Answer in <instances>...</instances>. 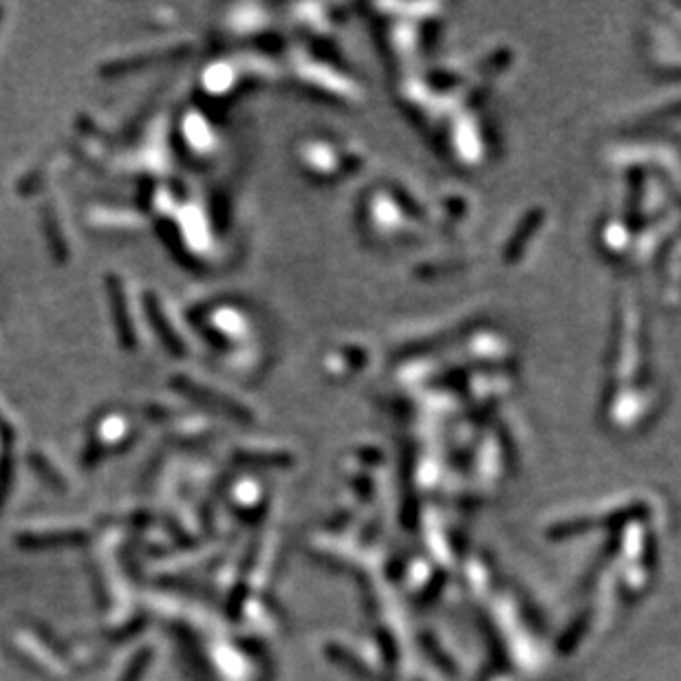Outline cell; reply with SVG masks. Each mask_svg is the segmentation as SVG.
I'll return each mask as SVG.
<instances>
[{
	"label": "cell",
	"instance_id": "6da1fadb",
	"mask_svg": "<svg viewBox=\"0 0 681 681\" xmlns=\"http://www.w3.org/2000/svg\"><path fill=\"white\" fill-rule=\"evenodd\" d=\"M295 154L304 173L320 182H333L340 174H349L358 168V163L350 162L353 153L349 148H340L333 139H307Z\"/></svg>",
	"mask_w": 681,
	"mask_h": 681
}]
</instances>
